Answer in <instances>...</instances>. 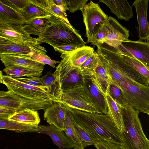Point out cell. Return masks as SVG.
Segmentation results:
<instances>
[{
  "mask_svg": "<svg viewBox=\"0 0 149 149\" xmlns=\"http://www.w3.org/2000/svg\"><path fill=\"white\" fill-rule=\"evenodd\" d=\"M96 52L110 82L121 89L128 104L148 115L149 80L125 63L116 50L107 45L100 46Z\"/></svg>",
  "mask_w": 149,
  "mask_h": 149,
  "instance_id": "cell-1",
  "label": "cell"
},
{
  "mask_svg": "<svg viewBox=\"0 0 149 149\" xmlns=\"http://www.w3.org/2000/svg\"><path fill=\"white\" fill-rule=\"evenodd\" d=\"M72 119L94 141L105 139L122 143L121 132L107 114L92 113L65 106Z\"/></svg>",
  "mask_w": 149,
  "mask_h": 149,
  "instance_id": "cell-2",
  "label": "cell"
},
{
  "mask_svg": "<svg viewBox=\"0 0 149 149\" xmlns=\"http://www.w3.org/2000/svg\"><path fill=\"white\" fill-rule=\"evenodd\" d=\"M47 19L48 23L45 29L37 38L41 43H46L53 47L68 45L80 47L85 45L86 43L69 22L54 15Z\"/></svg>",
  "mask_w": 149,
  "mask_h": 149,
  "instance_id": "cell-3",
  "label": "cell"
},
{
  "mask_svg": "<svg viewBox=\"0 0 149 149\" xmlns=\"http://www.w3.org/2000/svg\"><path fill=\"white\" fill-rule=\"evenodd\" d=\"M123 129L121 138L125 149H149V140L144 133L139 117L140 112L129 105L119 106Z\"/></svg>",
  "mask_w": 149,
  "mask_h": 149,
  "instance_id": "cell-4",
  "label": "cell"
},
{
  "mask_svg": "<svg viewBox=\"0 0 149 149\" xmlns=\"http://www.w3.org/2000/svg\"><path fill=\"white\" fill-rule=\"evenodd\" d=\"M3 84L8 91L33 100L45 109L53 103L51 96L45 87L30 85L6 75L3 76Z\"/></svg>",
  "mask_w": 149,
  "mask_h": 149,
  "instance_id": "cell-5",
  "label": "cell"
},
{
  "mask_svg": "<svg viewBox=\"0 0 149 149\" xmlns=\"http://www.w3.org/2000/svg\"><path fill=\"white\" fill-rule=\"evenodd\" d=\"M60 57L61 60L53 74L58 90L62 95L63 90L82 85L83 76L80 68L73 65L67 56L61 54Z\"/></svg>",
  "mask_w": 149,
  "mask_h": 149,
  "instance_id": "cell-6",
  "label": "cell"
},
{
  "mask_svg": "<svg viewBox=\"0 0 149 149\" xmlns=\"http://www.w3.org/2000/svg\"><path fill=\"white\" fill-rule=\"evenodd\" d=\"M81 11L86 27L87 42L92 44L97 33L107 23L109 16L98 3L92 1L86 4Z\"/></svg>",
  "mask_w": 149,
  "mask_h": 149,
  "instance_id": "cell-7",
  "label": "cell"
},
{
  "mask_svg": "<svg viewBox=\"0 0 149 149\" xmlns=\"http://www.w3.org/2000/svg\"><path fill=\"white\" fill-rule=\"evenodd\" d=\"M60 102L65 106L85 112L102 113L85 90L82 85L63 90Z\"/></svg>",
  "mask_w": 149,
  "mask_h": 149,
  "instance_id": "cell-8",
  "label": "cell"
},
{
  "mask_svg": "<svg viewBox=\"0 0 149 149\" xmlns=\"http://www.w3.org/2000/svg\"><path fill=\"white\" fill-rule=\"evenodd\" d=\"M0 36L17 43L31 45L41 44L37 38L27 34L21 24L0 23Z\"/></svg>",
  "mask_w": 149,
  "mask_h": 149,
  "instance_id": "cell-9",
  "label": "cell"
},
{
  "mask_svg": "<svg viewBox=\"0 0 149 149\" xmlns=\"http://www.w3.org/2000/svg\"><path fill=\"white\" fill-rule=\"evenodd\" d=\"M105 24L109 28V33L107 37L101 41L100 44L105 43L118 51L122 42L129 40V31L111 16H109Z\"/></svg>",
  "mask_w": 149,
  "mask_h": 149,
  "instance_id": "cell-10",
  "label": "cell"
},
{
  "mask_svg": "<svg viewBox=\"0 0 149 149\" xmlns=\"http://www.w3.org/2000/svg\"><path fill=\"white\" fill-rule=\"evenodd\" d=\"M0 106L16 109L17 111L26 108L36 111L45 109L33 100L8 91H0Z\"/></svg>",
  "mask_w": 149,
  "mask_h": 149,
  "instance_id": "cell-11",
  "label": "cell"
},
{
  "mask_svg": "<svg viewBox=\"0 0 149 149\" xmlns=\"http://www.w3.org/2000/svg\"><path fill=\"white\" fill-rule=\"evenodd\" d=\"M118 52L131 54L149 67V41H132L129 40L124 41L119 47Z\"/></svg>",
  "mask_w": 149,
  "mask_h": 149,
  "instance_id": "cell-12",
  "label": "cell"
},
{
  "mask_svg": "<svg viewBox=\"0 0 149 149\" xmlns=\"http://www.w3.org/2000/svg\"><path fill=\"white\" fill-rule=\"evenodd\" d=\"M82 86L100 111L107 114L108 108L105 95L100 90L93 76H83Z\"/></svg>",
  "mask_w": 149,
  "mask_h": 149,
  "instance_id": "cell-13",
  "label": "cell"
},
{
  "mask_svg": "<svg viewBox=\"0 0 149 149\" xmlns=\"http://www.w3.org/2000/svg\"><path fill=\"white\" fill-rule=\"evenodd\" d=\"M19 13L25 22L37 18H47L53 15L47 0H29L28 3Z\"/></svg>",
  "mask_w": 149,
  "mask_h": 149,
  "instance_id": "cell-14",
  "label": "cell"
},
{
  "mask_svg": "<svg viewBox=\"0 0 149 149\" xmlns=\"http://www.w3.org/2000/svg\"><path fill=\"white\" fill-rule=\"evenodd\" d=\"M148 0H136L132 3L134 6L138 24L139 40L149 41V24L148 21L147 10Z\"/></svg>",
  "mask_w": 149,
  "mask_h": 149,
  "instance_id": "cell-15",
  "label": "cell"
},
{
  "mask_svg": "<svg viewBox=\"0 0 149 149\" xmlns=\"http://www.w3.org/2000/svg\"><path fill=\"white\" fill-rule=\"evenodd\" d=\"M66 111L65 106L61 102L54 103L45 109L44 120L49 125H53L64 131Z\"/></svg>",
  "mask_w": 149,
  "mask_h": 149,
  "instance_id": "cell-16",
  "label": "cell"
},
{
  "mask_svg": "<svg viewBox=\"0 0 149 149\" xmlns=\"http://www.w3.org/2000/svg\"><path fill=\"white\" fill-rule=\"evenodd\" d=\"M40 133L49 136L54 143L59 149L73 148V143L71 140L61 131L53 125H38Z\"/></svg>",
  "mask_w": 149,
  "mask_h": 149,
  "instance_id": "cell-17",
  "label": "cell"
},
{
  "mask_svg": "<svg viewBox=\"0 0 149 149\" xmlns=\"http://www.w3.org/2000/svg\"><path fill=\"white\" fill-rule=\"evenodd\" d=\"M35 52L46 53V49L40 45H31L15 42L0 44V55L17 54L27 55Z\"/></svg>",
  "mask_w": 149,
  "mask_h": 149,
  "instance_id": "cell-18",
  "label": "cell"
},
{
  "mask_svg": "<svg viewBox=\"0 0 149 149\" xmlns=\"http://www.w3.org/2000/svg\"><path fill=\"white\" fill-rule=\"evenodd\" d=\"M98 2L104 3L119 19L129 21L133 17V6L127 0H99Z\"/></svg>",
  "mask_w": 149,
  "mask_h": 149,
  "instance_id": "cell-19",
  "label": "cell"
},
{
  "mask_svg": "<svg viewBox=\"0 0 149 149\" xmlns=\"http://www.w3.org/2000/svg\"><path fill=\"white\" fill-rule=\"evenodd\" d=\"M0 60L5 68L19 65L43 70L45 64L30 58L24 55L17 54H2Z\"/></svg>",
  "mask_w": 149,
  "mask_h": 149,
  "instance_id": "cell-20",
  "label": "cell"
},
{
  "mask_svg": "<svg viewBox=\"0 0 149 149\" xmlns=\"http://www.w3.org/2000/svg\"><path fill=\"white\" fill-rule=\"evenodd\" d=\"M39 124L20 123L7 118H0V129L13 131L18 132L40 133Z\"/></svg>",
  "mask_w": 149,
  "mask_h": 149,
  "instance_id": "cell-21",
  "label": "cell"
},
{
  "mask_svg": "<svg viewBox=\"0 0 149 149\" xmlns=\"http://www.w3.org/2000/svg\"><path fill=\"white\" fill-rule=\"evenodd\" d=\"M95 52L93 47L85 45L69 52L62 54L68 57L73 65L80 68L86 61L93 55Z\"/></svg>",
  "mask_w": 149,
  "mask_h": 149,
  "instance_id": "cell-22",
  "label": "cell"
},
{
  "mask_svg": "<svg viewBox=\"0 0 149 149\" xmlns=\"http://www.w3.org/2000/svg\"><path fill=\"white\" fill-rule=\"evenodd\" d=\"M25 22L24 17L20 13L0 0V23L19 24L23 25Z\"/></svg>",
  "mask_w": 149,
  "mask_h": 149,
  "instance_id": "cell-23",
  "label": "cell"
},
{
  "mask_svg": "<svg viewBox=\"0 0 149 149\" xmlns=\"http://www.w3.org/2000/svg\"><path fill=\"white\" fill-rule=\"evenodd\" d=\"M43 70L19 65L5 68L3 71L7 74L15 78L26 76L29 78L40 77Z\"/></svg>",
  "mask_w": 149,
  "mask_h": 149,
  "instance_id": "cell-24",
  "label": "cell"
},
{
  "mask_svg": "<svg viewBox=\"0 0 149 149\" xmlns=\"http://www.w3.org/2000/svg\"><path fill=\"white\" fill-rule=\"evenodd\" d=\"M8 119L18 122L29 124H39L40 122L38 112L28 108L15 112Z\"/></svg>",
  "mask_w": 149,
  "mask_h": 149,
  "instance_id": "cell-25",
  "label": "cell"
},
{
  "mask_svg": "<svg viewBox=\"0 0 149 149\" xmlns=\"http://www.w3.org/2000/svg\"><path fill=\"white\" fill-rule=\"evenodd\" d=\"M116 52L119 57L125 63L149 80V67L146 65L131 54L117 51Z\"/></svg>",
  "mask_w": 149,
  "mask_h": 149,
  "instance_id": "cell-26",
  "label": "cell"
},
{
  "mask_svg": "<svg viewBox=\"0 0 149 149\" xmlns=\"http://www.w3.org/2000/svg\"><path fill=\"white\" fill-rule=\"evenodd\" d=\"M108 114L121 131L123 129V119L120 109L107 92L105 94Z\"/></svg>",
  "mask_w": 149,
  "mask_h": 149,
  "instance_id": "cell-27",
  "label": "cell"
},
{
  "mask_svg": "<svg viewBox=\"0 0 149 149\" xmlns=\"http://www.w3.org/2000/svg\"><path fill=\"white\" fill-rule=\"evenodd\" d=\"M48 23L47 18H36L25 22L23 29L29 35L38 36L45 30Z\"/></svg>",
  "mask_w": 149,
  "mask_h": 149,
  "instance_id": "cell-28",
  "label": "cell"
},
{
  "mask_svg": "<svg viewBox=\"0 0 149 149\" xmlns=\"http://www.w3.org/2000/svg\"><path fill=\"white\" fill-rule=\"evenodd\" d=\"M40 78L44 87L47 88L50 93L53 102H60L61 95L58 90L53 73L49 71Z\"/></svg>",
  "mask_w": 149,
  "mask_h": 149,
  "instance_id": "cell-29",
  "label": "cell"
},
{
  "mask_svg": "<svg viewBox=\"0 0 149 149\" xmlns=\"http://www.w3.org/2000/svg\"><path fill=\"white\" fill-rule=\"evenodd\" d=\"M66 109L64 131L67 136L72 141L74 149H84L76 133L71 113L66 108Z\"/></svg>",
  "mask_w": 149,
  "mask_h": 149,
  "instance_id": "cell-30",
  "label": "cell"
},
{
  "mask_svg": "<svg viewBox=\"0 0 149 149\" xmlns=\"http://www.w3.org/2000/svg\"><path fill=\"white\" fill-rule=\"evenodd\" d=\"M93 76L100 90L105 95L110 81L108 74L99 57L98 64Z\"/></svg>",
  "mask_w": 149,
  "mask_h": 149,
  "instance_id": "cell-31",
  "label": "cell"
},
{
  "mask_svg": "<svg viewBox=\"0 0 149 149\" xmlns=\"http://www.w3.org/2000/svg\"><path fill=\"white\" fill-rule=\"evenodd\" d=\"M99 60V55L95 51L93 55L86 61L80 67L83 76H93Z\"/></svg>",
  "mask_w": 149,
  "mask_h": 149,
  "instance_id": "cell-32",
  "label": "cell"
},
{
  "mask_svg": "<svg viewBox=\"0 0 149 149\" xmlns=\"http://www.w3.org/2000/svg\"><path fill=\"white\" fill-rule=\"evenodd\" d=\"M107 92L119 106L124 107L128 105L121 89L111 82L108 86Z\"/></svg>",
  "mask_w": 149,
  "mask_h": 149,
  "instance_id": "cell-33",
  "label": "cell"
},
{
  "mask_svg": "<svg viewBox=\"0 0 149 149\" xmlns=\"http://www.w3.org/2000/svg\"><path fill=\"white\" fill-rule=\"evenodd\" d=\"M73 121L76 133L84 148H85L91 145L94 146L95 143L88 132L73 120Z\"/></svg>",
  "mask_w": 149,
  "mask_h": 149,
  "instance_id": "cell-34",
  "label": "cell"
},
{
  "mask_svg": "<svg viewBox=\"0 0 149 149\" xmlns=\"http://www.w3.org/2000/svg\"><path fill=\"white\" fill-rule=\"evenodd\" d=\"M24 55L38 62L45 65L48 64L53 68L55 67V64L60 62L58 61L51 59L46 54V53L35 52Z\"/></svg>",
  "mask_w": 149,
  "mask_h": 149,
  "instance_id": "cell-35",
  "label": "cell"
},
{
  "mask_svg": "<svg viewBox=\"0 0 149 149\" xmlns=\"http://www.w3.org/2000/svg\"><path fill=\"white\" fill-rule=\"evenodd\" d=\"M95 146L97 149H125L123 144L105 139L94 141Z\"/></svg>",
  "mask_w": 149,
  "mask_h": 149,
  "instance_id": "cell-36",
  "label": "cell"
},
{
  "mask_svg": "<svg viewBox=\"0 0 149 149\" xmlns=\"http://www.w3.org/2000/svg\"><path fill=\"white\" fill-rule=\"evenodd\" d=\"M3 3L19 13L28 3L29 0H1Z\"/></svg>",
  "mask_w": 149,
  "mask_h": 149,
  "instance_id": "cell-37",
  "label": "cell"
},
{
  "mask_svg": "<svg viewBox=\"0 0 149 149\" xmlns=\"http://www.w3.org/2000/svg\"><path fill=\"white\" fill-rule=\"evenodd\" d=\"M47 0L49 8L53 15L61 18L67 22H69L65 12L56 5L52 0Z\"/></svg>",
  "mask_w": 149,
  "mask_h": 149,
  "instance_id": "cell-38",
  "label": "cell"
},
{
  "mask_svg": "<svg viewBox=\"0 0 149 149\" xmlns=\"http://www.w3.org/2000/svg\"><path fill=\"white\" fill-rule=\"evenodd\" d=\"M70 12L73 13L83 8L88 0H66Z\"/></svg>",
  "mask_w": 149,
  "mask_h": 149,
  "instance_id": "cell-39",
  "label": "cell"
},
{
  "mask_svg": "<svg viewBox=\"0 0 149 149\" xmlns=\"http://www.w3.org/2000/svg\"><path fill=\"white\" fill-rule=\"evenodd\" d=\"M109 30L108 27L105 24L101 28L97 34L94 41L92 44L97 47L101 45L100 42L109 35Z\"/></svg>",
  "mask_w": 149,
  "mask_h": 149,
  "instance_id": "cell-40",
  "label": "cell"
},
{
  "mask_svg": "<svg viewBox=\"0 0 149 149\" xmlns=\"http://www.w3.org/2000/svg\"><path fill=\"white\" fill-rule=\"evenodd\" d=\"M15 79L30 85L38 87H44L40 77L17 78Z\"/></svg>",
  "mask_w": 149,
  "mask_h": 149,
  "instance_id": "cell-41",
  "label": "cell"
},
{
  "mask_svg": "<svg viewBox=\"0 0 149 149\" xmlns=\"http://www.w3.org/2000/svg\"><path fill=\"white\" fill-rule=\"evenodd\" d=\"M80 47L78 45H68L53 47L55 51L61 54L69 52Z\"/></svg>",
  "mask_w": 149,
  "mask_h": 149,
  "instance_id": "cell-42",
  "label": "cell"
},
{
  "mask_svg": "<svg viewBox=\"0 0 149 149\" xmlns=\"http://www.w3.org/2000/svg\"><path fill=\"white\" fill-rule=\"evenodd\" d=\"M17 111L16 109L0 106V115L9 117Z\"/></svg>",
  "mask_w": 149,
  "mask_h": 149,
  "instance_id": "cell-43",
  "label": "cell"
},
{
  "mask_svg": "<svg viewBox=\"0 0 149 149\" xmlns=\"http://www.w3.org/2000/svg\"><path fill=\"white\" fill-rule=\"evenodd\" d=\"M54 3L59 6L62 9L66 12L69 10L66 0H52Z\"/></svg>",
  "mask_w": 149,
  "mask_h": 149,
  "instance_id": "cell-44",
  "label": "cell"
},
{
  "mask_svg": "<svg viewBox=\"0 0 149 149\" xmlns=\"http://www.w3.org/2000/svg\"><path fill=\"white\" fill-rule=\"evenodd\" d=\"M13 42H14L0 36V44H7Z\"/></svg>",
  "mask_w": 149,
  "mask_h": 149,
  "instance_id": "cell-45",
  "label": "cell"
},
{
  "mask_svg": "<svg viewBox=\"0 0 149 149\" xmlns=\"http://www.w3.org/2000/svg\"><path fill=\"white\" fill-rule=\"evenodd\" d=\"M3 77L2 71L0 70V83H3Z\"/></svg>",
  "mask_w": 149,
  "mask_h": 149,
  "instance_id": "cell-46",
  "label": "cell"
},
{
  "mask_svg": "<svg viewBox=\"0 0 149 149\" xmlns=\"http://www.w3.org/2000/svg\"><path fill=\"white\" fill-rule=\"evenodd\" d=\"M0 118H8V117L6 116L0 115Z\"/></svg>",
  "mask_w": 149,
  "mask_h": 149,
  "instance_id": "cell-47",
  "label": "cell"
},
{
  "mask_svg": "<svg viewBox=\"0 0 149 149\" xmlns=\"http://www.w3.org/2000/svg\"></svg>",
  "mask_w": 149,
  "mask_h": 149,
  "instance_id": "cell-48",
  "label": "cell"
}]
</instances>
